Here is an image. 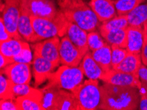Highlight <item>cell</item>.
<instances>
[{
	"label": "cell",
	"instance_id": "22",
	"mask_svg": "<svg viewBox=\"0 0 147 110\" xmlns=\"http://www.w3.org/2000/svg\"><path fill=\"white\" fill-rule=\"evenodd\" d=\"M100 34L110 46L115 45L123 48L127 46V28L116 29L105 32H100Z\"/></svg>",
	"mask_w": 147,
	"mask_h": 110
},
{
	"label": "cell",
	"instance_id": "10",
	"mask_svg": "<svg viewBox=\"0 0 147 110\" xmlns=\"http://www.w3.org/2000/svg\"><path fill=\"white\" fill-rule=\"evenodd\" d=\"M1 74L15 84H29L32 77L30 65L23 63H13L1 69Z\"/></svg>",
	"mask_w": 147,
	"mask_h": 110
},
{
	"label": "cell",
	"instance_id": "12",
	"mask_svg": "<svg viewBox=\"0 0 147 110\" xmlns=\"http://www.w3.org/2000/svg\"><path fill=\"white\" fill-rule=\"evenodd\" d=\"M88 5L102 23L117 15L113 0H90Z\"/></svg>",
	"mask_w": 147,
	"mask_h": 110
},
{
	"label": "cell",
	"instance_id": "32",
	"mask_svg": "<svg viewBox=\"0 0 147 110\" xmlns=\"http://www.w3.org/2000/svg\"><path fill=\"white\" fill-rule=\"evenodd\" d=\"M34 90L29 86V84H13V93L14 97L17 98L19 96L26 95Z\"/></svg>",
	"mask_w": 147,
	"mask_h": 110
},
{
	"label": "cell",
	"instance_id": "1",
	"mask_svg": "<svg viewBox=\"0 0 147 110\" xmlns=\"http://www.w3.org/2000/svg\"><path fill=\"white\" fill-rule=\"evenodd\" d=\"M101 101L98 109H139L141 95L137 87L119 86L104 82L100 86Z\"/></svg>",
	"mask_w": 147,
	"mask_h": 110
},
{
	"label": "cell",
	"instance_id": "21",
	"mask_svg": "<svg viewBox=\"0 0 147 110\" xmlns=\"http://www.w3.org/2000/svg\"><path fill=\"white\" fill-rule=\"evenodd\" d=\"M92 55L104 72L112 69V47L109 44L107 43L102 48L92 51Z\"/></svg>",
	"mask_w": 147,
	"mask_h": 110
},
{
	"label": "cell",
	"instance_id": "16",
	"mask_svg": "<svg viewBox=\"0 0 147 110\" xmlns=\"http://www.w3.org/2000/svg\"><path fill=\"white\" fill-rule=\"evenodd\" d=\"M42 101V90L34 88L30 93L17 97L15 102L19 110H43Z\"/></svg>",
	"mask_w": 147,
	"mask_h": 110
},
{
	"label": "cell",
	"instance_id": "35",
	"mask_svg": "<svg viewBox=\"0 0 147 110\" xmlns=\"http://www.w3.org/2000/svg\"><path fill=\"white\" fill-rule=\"evenodd\" d=\"M0 30H1V36H0V42H3L8 41L13 39L11 36L9 32L6 28L5 24L3 23V20L0 18Z\"/></svg>",
	"mask_w": 147,
	"mask_h": 110
},
{
	"label": "cell",
	"instance_id": "27",
	"mask_svg": "<svg viewBox=\"0 0 147 110\" xmlns=\"http://www.w3.org/2000/svg\"><path fill=\"white\" fill-rule=\"evenodd\" d=\"M146 0H116L114 1L117 15H127Z\"/></svg>",
	"mask_w": 147,
	"mask_h": 110
},
{
	"label": "cell",
	"instance_id": "2",
	"mask_svg": "<svg viewBox=\"0 0 147 110\" xmlns=\"http://www.w3.org/2000/svg\"><path fill=\"white\" fill-rule=\"evenodd\" d=\"M57 5L66 19L87 32L100 28V21L83 0H57Z\"/></svg>",
	"mask_w": 147,
	"mask_h": 110
},
{
	"label": "cell",
	"instance_id": "3",
	"mask_svg": "<svg viewBox=\"0 0 147 110\" xmlns=\"http://www.w3.org/2000/svg\"><path fill=\"white\" fill-rule=\"evenodd\" d=\"M31 21L36 34L37 42L58 36L66 35L68 20L63 13L54 19H45L31 16Z\"/></svg>",
	"mask_w": 147,
	"mask_h": 110
},
{
	"label": "cell",
	"instance_id": "7",
	"mask_svg": "<svg viewBox=\"0 0 147 110\" xmlns=\"http://www.w3.org/2000/svg\"><path fill=\"white\" fill-rule=\"evenodd\" d=\"M23 5L30 16L54 19L61 11L57 9L53 0H21Z\"/></svg>",
	"mask_w": 147,
	"mask_h": 110
},
{
	"label": "cell",
	"instance_id": "33",
	"mask_svg": "<svg viewBox=\"0 0 147 110\" xmlns=\"http://www.w3.org/2000/svg\"><path fill=\"white\" fill-rule=\"evenodd\" d=\"M141 100L139 109L147 110V85L141 82V87L139 89Z\"/></svg>",
	"mask_w": 147,
	"mask_h": 110
},
{
	"label": "cell",
	"instance_id": "34",
	"mask_svg": "<svg viewBox=\"0 0 147 110\" xmlns=\"http://www.w3.org/2000/svg\"><path fill=\"white\" fill-rule=\"evenodd\" d=\"M0 109L1 110H19L14 100H0Z\"/></svg>",
	"mask_w": 147,
	"mask_h": 110
},
{
	"label": "cell",
	"instance_id": "6",
	"mask_svg": "<svg viewBox=\"0 0 147 110\" xmlns=\"http://www.w3.org/2000/svg\"><path fill=\"white\" fill-rule=\"evenodd\" d=\"M21 0H3L1 4V19L13 39L24 40L18 31Z\"/></svg>",
	"mask_w": 147,
	"mask_h": 110
},
{
	"label": "cell",
	"instance_id": "15",
	"mask_svg": "<svg viewBox=\"0 0 147 110\" xmlns=\"http://www.w3.org/2000/svg\"><path fill=\"white\" fill-rule=\"evenodd\" d=\"M18 31L25 41L37 42L36 34L33 28L30 13L21 4V13L18 22Z\"/></svg>",
	"mask_w": 147,
	"mask_h": 110
},
{
	"label": "cell",
	"instance_id": "28",
	"mask_svg": "<svg viewBox=\"0 0 147 110\" xmlns=\"http://www.w3.org/2000/svg\"><path fill=\"white\" fill-rule=\"evenodd\" d=\"M13 82L1 74L0 75V98L1 100H16L13 93Z\"/></svg>",
	"mask_w": 147,
	"mask_h": 110
},
{
	"label": "cell",
	"instance_id": "40",
	"mask_svg": "<svg viewBox=\"0 0 147 110\" xmlns=\"http://www.w3.org/2000/svg\"><path fill=\"white\" fill-rule=\"evenodd\" d=\"M113 1H116V0H113Z\"/></svg>",
	"mask_w": 147,
	"mask_h": 110
},
{
	"label": "cell",
	"instance_id": "29",
	"mask_svg": "<svg viewBox=\"0 0 147 110\" xmlns=\"http://www.w3.org/2000/svg\"><path fill=\"white\" fill-rule=\"evenodd\" d=\"M102 37L101 34L96 31L88 33L87 41L90 50L95 51L105 46L107 42L104 41Z\"/></svg>",
	"mask_w": 147,
	"mask_h": 110
},
{
	"label": "cell",
	"instance_id": "4",
	"mask_svg": "<svg viewBox=\"0 0 147 110\" xmlns=\"http://www.w3.org/2000/svg\"><path fill=\"white\" fill-rule=\"evenodd\" d=\"M98 79L86 80L71 91L76 98L79 110L98 109L101 94Z\"/></svg>",
	"mask_w": 147,
	"mask_h": 110
},
{
	"label": "cell",
	"instance_id": "41",
	"mask_svg": "<svg viewBox=\"0 0 147 110\" xmlns=\"http://www.w3.org/2000/svg\"><path fill=\"white\" fill-rule=\"evenodd\" d=\"M83 1H84V0H83Z\"/></svg>",
	"mask_w": 147,
	"mask_h": 110
},
{
	"label": "cell",
	"instance_id": "5",
	"mask_svg": "<svg viewBox=\"0 0 147 110\" xmlns=\"http://www.w3.org/2000/svg\"><path fill=\"white\" fill-rule=\"evenodd\" d=\"M84 73L81 67L62 65L56 72L52 73L48 78V84L55 85L60 88L73 91L82 83Z\"/></svg>",
	"mask_w": 147,
	"mask_h": 110
},
{
	"label": "cell",
	"instance_id": "25",
	"mask_svg": "<svg viewBox=\"0 0 147 110\" xmlns=\"http://www.w3.org/2000/svg\"><path fill=\"white\" fill-rule=\"evenodd\" d=\"M127 15L129 25L143 26L147 21V3L139 5Z\"/></svg>",
	"mask_w": 147,
	"mask_h": 110
},
{
	"label": "cell",
	"instance_id": "24",
	"mask_svg": "<svg viewBox=\"0 0 147 110\" xmlns=\"http://www.w3.org/2000/svg\"><path fill=\"white\" fill-rule=\"evenodd\" d=\"M26 42L24 40L13 38L6 42H0V53L9 58L14 57L19 54Z\"/></svg>",
	"mask_w": 147,
	"mask_h": 110
},
{
	"label": "cell",
	"instance_id": "8",
	"mask_svg": "<svg viewBox=\"0 0 147 110\" xmlns=\"http://www.w3.org/2000/svg\"><path fill=\"white\" fill-rule=\"evenodd\" d=\"M60 41L58 36L46 39L42 42L32 45L34 54L50 61L58 67L61 63L59 55Z\"/></svg>",
	"mask_w": 147,
	"mask_h": 110
},
{
	"label": "cell",
	"instance_id": "31",
	"mask_svg": "<svg viewBox=\"0 0 147 110\" xmlns=\"http://www.w3.org/2000/svg\"><path fill=\"white\" fill-rule=\"evenodd\" d=\"M32 57L33 55L32 54V51L30 50L29 44L26 42L23 50H21L19 54L13 57L12 59L13 63H23L30 65L33 61Z\"/></svg>",
	"mask_w": 147,
	"mask_h": 110
},
{
	"label": "cell",
	"instance_id": "23",
	"mask_svg": "<svg viewBox=\"0 0 147 110\" xmlns=\"http://www.w3.org/2000/svg\"><path fill=\"white\" fill-rule=\"evenodd\" d=\"M60 88L48 84L41 90L42 92V105L43 110H55V102Z\"/></svg>",
	"mask_w": 147,
	"mask_h": 110
},
{
	"label": "cell",
	"instance_id": "39",
	"mask_svg": "<svg viewBox=\"0 0 147 110\" xmlns=\"http://www.w3.org/2000/svg\"><path fill=\"white\" fill-rule=\"evenodd\" d=\"M143 31H144V40H147V21L143 24Z\"/></svg>",
	"mask_w": 147,
	"mask_h": 110
},
{
	"label": "cell",
	"instance_id": "37",
	"mask_svg": "<svg viewBox=\"0 0 147 110\" xmlns=\"http://www.w3.org/2000/svg\"><path fill=\"white\" fill-rule=\"evenodd\" d=\"M13 63L12 58H9L0 53V68L3 69L9 65Z\"/></svg>",
	"mask_w": 147,
	"mask_h": 110
},
{
	"label": "cell",
	"instance_id": "26",
	"mask_svg": "<svg viewBox=\"0 0 147 110\" xmlns=\"http://www.w3.org/2000/svg\"><path fill=\"white\" fill-rule=\"evenodd\" d=\"M129 25L127 15H117L112 19L102 22L100 25L99 30L100 32H105L108 31L116 30V29L126 28Z\"/></svg>",
	"mask_w": 147,
	"mask_h": 110
},
{
	"label": "cell",
	"instance_id": "20",
	"mask_svg": "<svg viewBox=\"0 0 147 110\" xmlns=\"http://www.w3.org/2000/svg\"><path fill=\"white\" fill-rule=\"evenodd\" d=\"M55 110H79L76 98L72 92L60 88L57 94Z\"/></svg>",
	"mask_w": 147,
	"mask_h": 110
},
{
	"label": "cell",
	"instance_id": "19",
	"mask_svg": "<svg viewBox=\"0 0 147 110\" xmlns=\"http://www.w3.org/2000/svg\"><path fill=\"white\" fill-rule=\"evenodd\" d=\"M79 66L84 75L90 79H100L104 73L103 70L93 58L92 52L89 51L84 55Z\"/></svg>",
	"mask_w": 147,
	"mask_h": 110
},
{
	"label": "cell",
	"instance_id": "18",
	"mask_svg": "<svg viewBox=\"0 0 147 110\" xmlns=\"http://www.w3.org/2000/svg\"><path fill=\"white\" fill-rule=\"evenodd\" d=\"M142 64L141 53L128 52L124 59L113 69L123 73L131 74L139 78V72Z\"/></svg>",
	"mask_w": 147,
	"mask_h": 110
},
{
	"label": "cell",
	"instance_id": "14",
	"mask_svg": "<svg viewBox=\"0 0 147 110\" xmlns=\"http://www.w3.org/2000/svg\"><path fill=\"white\" fill-rule=\"evenodd\" d=\"M87 35L88 33L86 30H83L76 24L68 21L66 36H67L73 44L84 56L90 50L88 45Z\"/></svg>",
	"mask_w": 147,
	"mask_h": 110
},
{
	"label": "cell",
	"instance_id": "13",
	"mask_svg": "<svg viewBox=\"0 0 147 110\" xmlns=\"http://www.w3.org/2000/svg\"><path fill=\"white\" fill-rule=\"evenodd\" d=\"M33 75L35 86H38L46 81L56 65L50 61L34 54L33 55Z\"/></svg>",
	"mask_w": 147,
	"mask_h": 110
},
{
	"label": "cell",
	"instance_id": "11",
	"mask_svg": "<svg viewBox=\"0 0 147 110\" xmlns=\"http://www.w3.org/2000/svg\"><path fill=\"white\" fill-rule=\"evenodd\" d=\"M100 80L104 82L114 85L135 86L139 90L141 87V81L140 78L135 77L131 74L117 71L113 69L108 71L104 72Z\"/></svg>",
	"mask_w": 147,
	"mask_h": 110
},
{
	"label": "cell",
	"instance_id": "17",
	"mask_svg": "<svg viewBox=\"0 0 147 110\" xmlns=\"http://www.w3.org/2000/svg\"><path fill=\"white\" fill-rule=\"evenodd\" d=\"M144 43L143 26L129 25L127 27V46L129 53H141Z\"/></svg>",
	"mask_w": 147,
	"mask_h": 110
},
{
	"label": "cell",
	"instance_id": "38",
	"mask_svg": "<svg viewBox=\"0 0 147 110\" xmlns=\"http://www.w3.org/2000/svg\"><path fill=\"white\" fill-rule=\"evenodd\" d=\"M141 60L144 65L147 66V40H144L143 46L141 51Z\"/></svg>",
	"mask_w": 147,
	"mask_h": 110
},
{
	"label": "cell",
	"instance_id": "9",
	"mask_svg": "<svg viewBox=\"0 0 147 110\" xmlns=\"http://www.w3.org/2000/svg\"><path fill=\"white\" fill-rule=\"evenodd\" d=\"M60 60L62 65L78 67L84 55L71 41L67 36L62 37L59 45Z\"/></svg>",
	"mask_w": 147,
	"mask_h": 110
},
{
	"label": "cell",
	"instance_id": "30",
	"mask_svg": "<svg viewBox=\"0 0 147 110\" xmlns=\"http://www.w3.org/2000/svg\"><path fill=\"white\" fill-rule=\"evenodd\" d=\"M112 69L119 64L128 53V51L126 48L112 45Z\"/></svg>",
	"mask_w": 147,
	"mask_h": 110
},
{
	"label": "cell",
	"instance_id": "36",
	"mask_svg": "<svg viewBox=\"0 0 147 110\" xmlns=\"http://www.w3.org/2000/svg\"><path fill=\"white\" fill-rule=\"evenodd\" d=\"M139 75L141 82L147 85V67L143 63L141 64L140 67Z\"/></svg>",
	"mask_w": 147,
	"mask_h": 110
}]
</instances>
